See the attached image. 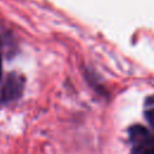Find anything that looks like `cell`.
<instances>
[{"label": "cell", "mask_w": 154, "mask_h": 154, "mask_svg": "<svg viewBox=\"0 0 154 154\" xmlns=\"http://www.w3.org/2000/svg\"><path fill=\"white\" fill-rule=\"evenodd\" d=\"M24 81L20 75L14 72L8 73L2 82H0V102L16 100L23 91Z\"/></svg>", "instance_id": "6da1fadb"}, {"label": "cell", "mask_w": 154, "mask_h": 154, "mask_svg": "<svg viewBox=\"0 0 154 154\" xmlns=\"http://www.w3.org/2000/svg\"><path fill=\"white\" fill-rule=\"evenodd\" d=\"M146 136H147V132L143 131L141 138L135 137V140L138 141V144L134 149V154H154V144L150 141L146 140Z\"/></svg>", "instance_id": "7a4b0ae2"}]
</instances>
